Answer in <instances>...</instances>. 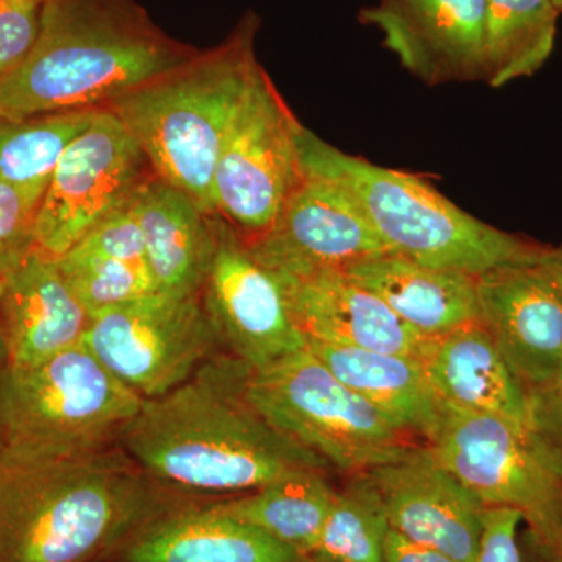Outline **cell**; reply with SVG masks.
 <instances>
[{
    "instance_id": "f35d334b",
    "label": "cell",
    "mask_w": 562,
    "mask_h": 562,
    "mask_svg": "<svg viewBox=\"0 0 562 562\" xmlns=\"http://www.w3.org/2000/svg\"><path fill=\"white\" fill-rule=\"evenodd\" d=\"M3 284H5V281L0 280V295H2L3 292Z\"/></svg>"
},
{
    "instance_id": "f546056e",
    "label": "cell",
    "mask_w": 562,
    "mask_h": 562,
    "mask_svg": "<svg viewBox=\"0 0 562 562\" xmlns=\"http://www.w3.org/2000/svg\"><path fill=\"white\" fill-rule=\"evenodd\" d=\"M50 0H0V79L32 54Z\"/></svg>"
},
{
    "instance_id": "9c48e42d",
    "label": "cell",
    "mask_w": 562,
    "mask_h": 562,
    "mask_svg": "<svg viewBox=\"0 0 562 562\" xmlns=\"http://www.w3.org/2000/svg\"><path fill=\"white\" fill-rule=\"evenodd\" d=\"M303 127L260 65L225 133L211 187L214 213L244 241L272 227L301 181Z\"/></svg>"
},
{
    "instance_id": "e0dca14e",
    "label": "cell",
    "mask_w": 562,
    "mask_h": 562,
    "mask_svg": "<svg viewBox=\"0 0 562 562\" xmlns=\"http://www.w3.org/2000/svg\"><path fill=\"white\" fill-rule=\"evenodd\" d=\"M272 273V272H271ZM306 341L386 351L424 360L432 338L420 335L342 271L272 273Z\"/></svg>"
},
{
    "instance_id": "6da1fadb",
    "label": "cell",
    "mask_w": 562,
    "mask_h": 562,
    "mask_svg": "<svg viewBox=\"0 0 562 562\" xmlns=\"http://www.w3.org/2000/svg\"><path fill=\"white\" fill-rule=\"evenodd\" d=\"M251 368L221 351L187 382L144 401L120 447L165 490L251 492L328 462L273 428L247 401Z\"/></svg>"
},
{
    "instance_id": "d6a6232c",
    "label": "cell",
    "mask_w": 562,
    "mask_h": 562,
    "mask_svg": "<svg viewBox=\"0 0 562 562\" xmlns=\"http://www.w3.org/2000/svg\"><path fill=\"white\" fill-rule=\"evenodd\" d=\"M522 516L512 508H486L475 562H520L517 528Z\"/></svg>"
},
{
    "instance_id": "74e56055",
    "label": "cell",
    "mask_w": 562,
    "mask_h": 562,
    "mask_svg": "<svg viewBox=\"0 0 562 562\" xmlns=\"http://www.w3.org/2000/svg\"><path fill=\"white\" fill-rule=\"evenodd\" d=\"M553 5L557 7V10L562 13V0H552Z\"/></svg>"
},
{
    "instance_id": "4316f807",
    "label": "cell",
    "mask_w": 562,
    "mask_h": 562,
    "mask_svg": "<svg viewBox=\"0 0 562 562\" xmlns=\"http://www.w3.org/2000/svg\"><path fill=\"white\" fill-rule=\"evenodd\" d=\"M391 525L379 487L362 473L336 492L312 562H383Z\"/></svg>"
},
{
    "instance_id": "7402d4cb",
    "label": "cell",
    "mask_w": 562,
    "mask_h": 562,
    "mask_svg": "<svg viewBox=\"0 0 562 562\" xmlns=\"http://www.w3.org/2000/svg\"><path fill=\"white\" fill-rule=\"evenodd\" d=\"M422 364L443 405L494 414L527 427V390L482 322L432 338Z\"/></svg>"
},
{
    "instance_id": "1f68e13d",
    "label": "cell",
    "mask_w": 562,
    "mask_h": 562,
    "mask_svg": "<svg viewBox=\"0 0 562 562\" xmlns=\"http://www.w3.org/2000/svg\"><path fill=\"white\" fill-rule=\"evenodd\" d=\"M527 428L562 471V364L546 382L527 387Z\"/></svg>"
},
{
    "instance_id": "9a60e30c",
    "label": "cell",
    "mask_w": 562,
    "mask_h": 562,
    "mask_svg": "<svg viewBox=\"0 0 562 562\" xmlns=\"http://www.w3.org/2000/svg\"><path fill=\"white\" fill-rule=\"evenodd\" d=\"M360 20L430 87L484 79L486 0H380Z\"/></svg>"
},
{
    "instance_id": "30bf717a",
    "label": "cell",
    "mask_w": 562,
    "mask_h": 562,
    "mask_svg": "<svg viewBox=\"0 0 562 562\" xmlns=\"http://www.w3.org/2000/svg\"><path fill=\"white\" fill-rule=\"evenodd\" d=\"M81 344L143 401L180 386L224 351L201 294L158 291L92 316Z\"/></svg>"
},
{
    "instance_id": "d6986e66",
    "label": "cell",
    "mask_w": 562,
    "mask_h": 562,
    "mask_svg": "<svg viewBox=\"0 0 562 562\" xmlns=\"http://www.w3.org/2000/svg\"><path fill=\"white\" fill-rule=\"evenodd\" d=\"M128 203L143 232L155 290L201 294L216 247V214L154 172Z\"/></svg>"
},
{
    "instance_id": "7a4b0ae2",
    "label": "cell",
    "mask_w": 562,
    "mask_h": 562,
    "mask_svg": "<svg viewBox=\"0 0 562 562\" xmlns=\"http://www.w3.org/2000/svg\"><path fill=\"white\" fill-rule=\"evenodd\" d=\"M181 503L120 446L65 458L0 453V562L116 560Z\"/></svg>"
},
{
    "instance_id": "5b68a950",
    "label": "cell",
    "mask_w": 562,
    "mask_h": 562,
    "mask_svg": "<svg viewBox=\"0 0 562 562\" xmlns=\"http://www.w3.org/2000/svg\"><path fill=\"white\" fill-rule=\"evenodd\" d=\"M299 147L302 169L349 192L391 254L473 277L542 254L539 244L465 213L420 177L347 154L306 127Z\"/></svg>"
},
{
    "instance_id": "836d02e7",
    "label": "cell",
    "mask_w": 562,
    "mask_h": 562,
    "mask_svg": "<svg viewBox=\"0 0 562 562\" xmlns=\"http://www.w3.org/2000/svg\"><path fill=\"white\" fill-rule=\"evenodd\" d=\"M383 562H458L446 553L432 550L430 547L408 541L398 532H390L387 538L386 553Z\"/></svg>"
},
{
    "instance_id": "ba28073f",
    "label": "cell",
    "mask_w": 562,
    "mask_h": 562,
    "mask_svg": "<svg viewBox=\"0 0 562 562\" xmlns=\"http://www.w3.org/2000/svg\"><path fill=\"white\" fill-rule=\"evenodd\" d=\"M430 449L486 508H512L552 554L562 536V471L519 422L443 405Z\"/></svg>"
},
{
    "instance_id": "8d00e7d4",
    "label": "cell",
    "mask_w": 562,
    "mask_h": 562,
    "mask_svg": "<svg viewBox=\"0 0 562 562\" xmlns=\"http://www.w3.org/2000/svg\"><path fill=\"white\" fill-rule=\"evenodd\" d=\"M552 557L554 562H562V536L560 543H558L557 549H554V552L552 553Z\"/></svg>"
},
{
    "instance_id": "4dcf8cb0",
    "label": "cell",
    "mask_w": 562,
    "mask_h": 562,
    "mask_svg": "<svg viewBox=\"0 0 562 562\" xmlns=\"http://www.w3.org/2000/svg\"><path fill=\"white\" fill-rule=\"evenodd\" d=\"M76 246L149 269L143 232L128 202L95 225Z\"/></svg>"
},
{
    "instance_id": "5bb4252c",
    "label": "cell",
    "mask_w": 562,
    "mask_h": 562,
    "mask_svg": "<svg viewBox=\"0 0 562 562\" xmlns=\"http://www.w3.org/2000/svg\"><path fill=\"white\" fill-rule=\"evenodd\" d=\"M379 487L391 530L408 541L475 562L486 506L443 468L430 446L368 472Z\"/></svg>"
},
{
    "instance_id": "8fae6325",
    "label": "cell",
    "mask_w": 562,
    "mask_h": 562,
    "mask_svg": "<svg viewBox=\"0 0 562 562\" xmlns=\"http://www.w3.org/2000/svg\"><path fill=\"white\" fill-rule=\"evenodd\" d=\"M151 172L125 125L110 110L95 111L52 173L36 220V250L63 257L131 201Z\"/></svg>"
},
{
    "instance_id": "8992f818",
    "label": "cell",
    "mask_w": 562,
    "mask_h": 562,
    "mask_svg": "<svg viewBox=\"0 0 562 562\" xmlns=\"http://www.w3.org/2000/svg\"><path fill=\"white\" fill-rule=\"evenodd\" d=\"M83 344L0 379L2 452L16 457H79L120 446L143 406Z\"/></svg>"
},
{
    "instance_id": "44dd1931",
    "label": "cell",
    "mask_w": 562,
    "mask_h": 562,
    "mask_svg": "<svg viewBox=\"0 0 562 562\" xmlns=\"http://www.w3.org/2000/svg\"><path fill=\"white\" fill-rule=\"evenodd\" d=\"M344 272L428 338L480 321L476 277L469 273L428 268L391 251Z\"/></svg>"
},
{
    "instance_id": "52a82bcc",
    "label": "cell",
    "mask_w": 562,
    "mask_h": 562,
    "mask_svg": "<svg viewBox=\"0 0 562 562\" xmlns=\"http://www.w3.org/2000/svg\"><path fill=\"white\" fill-rule=\"evenodd\" d=\"M246 395L273 428L344 472H371L412 449L408 431L336 379L308 349L251 371Z\"/></svg>"
},
{
    "instance_id": "484cf974",
    "label": "cell",
    "mask_w": 562,
    "mask_h": 562,
    "mask_svg": "<svg viewBox=\"0 0 562 562\" xmlns=\"http://www.w3.org/2000/svg\"><path fill=\"white\" fill-rule=\"evenodd\" d=\"M98 110L58 111L0 121V181L46 192L52 173Z\"/></svg>"
},
{
    "instance_id": "ffe728a7",
    "label": "cell",
    "mask_w": 562,
    "mask_h": 562,
    "mask_svg": "<svg viewBox=\"0 0 562 562\" xmlns=\"http://www.w3.org/2000/svg\"><path fill=\"white\" fill-rule=\"evenodd\" d=\"M117 562H312L213 505L181 503L132 539Z\"/></svg>"
},
{
    "instance_id": "f1b7e54d",
    "label": "cell",
    "mask_w": 562,
    "mask_h": 562,
    "mask_svg": "<svg viewBox=\"0 0 562 562\" xmlns=\"http://www.w3.org/2000/svg\"><path fill=\"white\" fill-rule=\"evenodd\" d=\"M43 191L0 181V280H5L36 250V220Z\"/></svg>"
},
{
    "instance_id": "277c9868",
    "label": "cell",
    "mask_w": 562,
    "mask_h": 562,
    "mask_svg": "<svg viewBox=\"0 0 562 562\" xmlns=\"http://www.w3.org/2000/svg\"><path fill=\"white\" fill-rule=\"evenodd\" d=\"M261 20L247 10L216 46L201 49L105 106L125 125L151 171L214 213L211 187L228 125L260 68Z\"/></svg>"
},
{
    "instance_id": "603a6c76",
    "label": "cell",
    "mask_w": 562,
    "mask_h": 562,
    "mask_svg": "<svg viewBox=\"0 0 562 562\" xmlns=\"http://www.w3.org/2000/svg\"><path fill=\"white\" fill-rule=\"evenodd\" d=\"M308 350L336 379L406 431L430 439L442 403L420 360L406 355L308 342Z\"/></svg>"
},
{
    "instance_id": "d4e9b609",
    "label": "cell",
    "mask_w": 562,
    "mask_h": 562,
    "mask_svg": "<svg viewBox=\"0 0 562 562\" xmlns=\"http://www.w3.org/2000/svg\"><path fill=\"white\" fill-rule=\"evenodd\" d=\"M558 16L552 0H486L483 81L502 88L538 72L552 57Z\"/></svg>"
},
{
    "instance_id": "ac0fdd59",
    "label": "cell",
    "mask_w": 562,
    "mask_h": 562,
    "mask_svg": "<svg viewBox=\"0 0 562 562\" xmlns=\"http://www.w3.org/2000/svg\"><path fill=\"white\" fill-rule=\"evenodd\" d=\"M0 295V335L9 368H31L79 346L91 316L57 258L35 250L7 277Z\"/></svg>"
},
{
    "instance_id": "cb8c5ba5",
    "label": "cell",
    "mask_w": 562,
    "mask_h": 562,
    "mask_svg": "<svg viewBox=\"0 0 562 562\" xmlns=\"http://www.w3.org/2000/svg\"><path fill=\"white\" fill-rule=\"evenodd\" d=\"M336 492L325 480L324 471H301L243 497L211 505L310 557L330 514Z\"/></svg>"
},
{
    "instance_id": "4fadbf2b",
    "label": "cell",
    "mask_w": 562,
    "mask_h": 562,
    "mask_svg": "<svg viewBox=\"0 0 562 562\" xmlns=\"http://www.w3.org/2000/svg\"><path fill=\"white\" fill-rule=\"evenodd\" d=\"M246 246L269 272L286 276L344 272L390 254L349 192L305 169L272 227Z\"/></svg>"
},
{
    "instance_id": "7c38bea8",
    "label": "cell",
    "mask_w": 562,
    "mask_h": 562,
    "mask_svg": "<svg viewBox=\"0 0 562 562\" xmlns=\"http://www.w3.org/2000/svg\"><path fill=\"white\" fill-rule=\"evenodd\" d=\"M214 231L216 247L201 295L222 349L251 371L308 349L276 277L217 214Z\"/></svg>"
},
{
    "instance_id": "d590c367",
    "label": "cell",
    "mask_w": 562,
    "mask_h": 562,
    "mask_svg": "<svg viewBox=\"0 0 562 562\" xmlns=\"http://www.w3.org/2000/svg\"><path fill=\"white\" fill-rule=\"evenodd\" d=\"M7 364H9V355H7L5 341H3L2 335H0V379H2ZM0 452H2V438H0Z\"/></svg>"
},
{
    "instance_id": "83f0119b",
    "label": "cell",
    "mask_w": 562,
    "mask_h": 562,
    "mask_svg": "<svg viewBox=\"0 0 562 562\" xmlns=\"http://www.w3.org/2000/svg\"><path fill=\"white\" fill-rule=\"evenodd\" d=\"M63 276L90 316L157 292L149 269L74 246L57 258Z\"/></svg>"
},
{
    "instance_id": "e575fe53",
    "label": "cell",
    "mask_w": 562,
    "mask_h": 562,
    "mask_svg": "<svg viewBox=\"0 0 562 562\" xmlns=\"http://www.w3.org/2000/svg\"><path fill=\"white\" fill-rule=\"evenodd\" d=\"M539 265L542 266L543 271L552 279L554 286L562 295V244L552 247V249L543 247L541 257H539Z\"/></svg>"
},
{
    "instance_id": "3957f363",
    "label": "cell",
    "mask_w": 562,
    "mask_h": 562,
    "mask_svg": "<svg viewBox=\"0 0 562 562\" xmlns=\"http://www.w3.org/2000/svg\"><path fill=\"white\" fill-rule=\"evenodd\" d=\"M199 50L138 0H50L32 54L0 79V121L105 109Z\"/></svg>"
},
{
    "instance_id": "2e32d148",
    "label": "cell",
    "mask_w": 562,
    "mask_h": 562,
    "mask_svg": "<svg viewBox=\"0 0 562 562\" xmlns=\"http://www.w3.org/2000/svg\"><path fill=\"white\" fill-rule=\"evenodd\" d=\"M476 290L480 322L525 390L550 379L562 364V295L539 258L476 277Z\"/></svg>"
}]
</instances>
